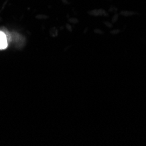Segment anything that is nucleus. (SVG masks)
Masks as SVG:
<instances>
[{
    "instance_id": "nucleus-1",
    "label": "nucleus",
    "mask_w": 146,
    "mask_h": 146,
    "mask_svg": "<svg viewBox=\"0 0 146 146\" xmlns=\"http://www.w3.org/2000/svg\"><path fill=\"white\" fill-rule=\"evenodd\" d=\"M8 41H7V37L6 35L0 31V50H5L7 48Z\"/></svg>"
}]
</instances>
